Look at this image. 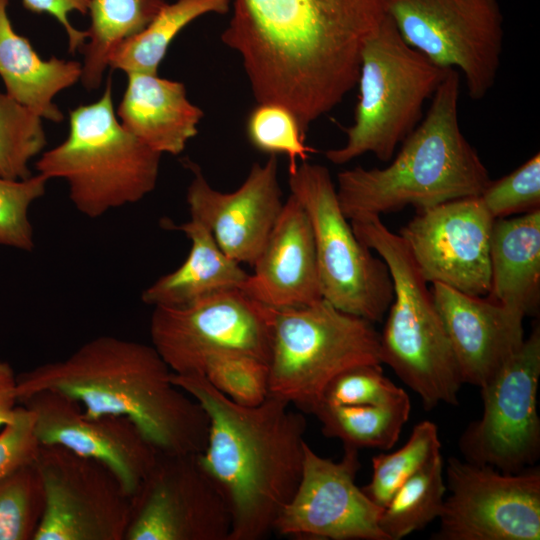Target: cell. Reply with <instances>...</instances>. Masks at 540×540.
Returning <instances> with one entry per match:
<instances>
[{
    "label": "cell",
    "instance_id": "obj_1",
    "mask_svg": "<svg viewBox=\"0 0 540 540\" xmlns=\"http://www.w3.org/2000/svg\"><path fill=\"white\" fill-rule=\"evenodd\" d=\"M388 0H232L221 34L236 51L257 103L276 102L309 126L357 84L368 39Z\"/></svg>",
    "mask_w": 540,
    "mask_h": 540
},
{
    "label": "cell",
    "instance_id": "obj_2",
    "mask_svg": "<svg viewBox=\"0 0 540 540\" xmlns=\"http://www.w3.org/2000/svg\"><path fill=\"white\" fill-rule=\"evenodd\" d=\"M171 378L208 416L207 443L198 457L230 508L229 540L263 539L300 481L305 417L270 394L256 406L237 404L199 373Z\"/></svg>",
    "mask_w": 540,
    "mask_h": 540
},
{
    "label": "cell",
    "instance_id": "obj_3",
    "mask_svg": "<svg viewBox=\"0 0 540 540\" xmlns=\"http://www.w3.org/2000/svg\"><path fill=\"white\" fill-rule=\"evenodd\" d=\"M172 373L152 345L102 335L64 359L18 375V402L43 390L60 392L89 417L130 419L162 453H200L208 416L172 382Z\"/></svg>",
    "mask_w": 540,
    "mask_h": 540
},
{
    "label": "cell",
    "instance_id": "obj_4",
    "mask_svg": "<svg viewBox=\"0 0 540 540\" xmlns=\"http://www.w3.org/2000/svg\"><path fill=\"white\" fill-rule=\"evenodd\" d=\"M459 95V72L450 69L425 118L403 140L389 165L356 166L338 173L337 197L348 220L481 195L491 179L461 131Z\"/></svg>",
    "mask_w": 540,
    "mask_h": 540
},
{
    "label": "cell",
    "instance_id": "obj_5",
    "mask_svg": "<svg viewBox=\"0 0 540 540\" xmlns=\"http://www.w3.org/2000/svg\"><path fill=\"white\" fill-rule=\"evenodd\" d=\"M357 238L386 263L393 300L380 334L381 363L417 393L426 410L457 405L463 384L431 289L398 233L378 215L349 220Z\"/></svg>",
    "mask_w": 540,
    "mask_h": 540
},
{
    "label": "cell",
    "instance_id": "obj_6",
    "mask_svg": "<svg viewBox=\"0 0 540 540\" xmlns=\"http://www.w3.org/2000/svg\"><path fill=\"white\" fill-rule=\"evenodd\" d=\"M161 156L121 125L109 78L97 101L69 112L66 139L42 152L35 167L47 180H64L74 207L98 218L152 192Z\"/></svg>",
    "mask_w": 540,
    "mask_h": 540
},
{
    "label": "cell",
    "instance_id": "obj_7",
    "mask_svg": "<svg viewBox=\"0 0 540 540\" xmlns=\"http://www.w3.org/2000/svg\"><path fill=\"white\" fill-rule=\"evenodd\" d=\"M449 70L410 47L387 15L362 51L359 99L354 122L345 131L346 142L327 150V160L342 165L372 153L390 161L398 144L419 124L424 103Z\"/></svg>",
    "mask_w": 540,
    "mask_h": 540
},
{
    "label": "cell",
    "instance_id": "obj_8",
    "mask_svg": "<svg viewBox=\"0 0 540 540\" xmlns=\"http://www.w3.org/2000/svg\"><path fill=\"white\" fill-rule=\"evenodd\" d=\"M362 364H382L380 333L372 322L325 299L272 309L270 395L311 413L334 377Z\"/></svg>",
    "mask_w": 540,
    "mask_h": 540
},
{
    "label": "cell",
    "instance_id": "obj_9",
    "mask_svg": "<svg viewBox=\"0 0 540 540\" xmlns=\"http://www.w3.org/2000/svg\"><path fill=\"white\" fill-rule=\"evenodd\" d=\"M289 187L312 227L323 299L343 312L381 322L394 296L389 269L355 235L329 170L304 161L289 172Z\"/></svg>",
    "mask_w": 540,
    "mask_h": 540
},
{
    "label": "cell",
    "instance_id": "obj_10",
    "mask_svg": "<svg viewBox=\"0 0 540 540\" xmlns=\"http://www.w3.org/2000/svg\"><path fill=\"white\" fill-rule=\"evenodd\" d=\"M387 15L410 47L460 71L472 100L492 89L504 37L497 0H388Z\"/></svg>",
    "mask_w": 540,
    "mask_h": 540
},
{
    "label": "cell",
    "instance_id": "obj_11",
    "mask_svg": "<svg viewBox=\"0 0 540 540\" xmlns=\"http://www.w3.org/2000/svg\"><path fill=\"white\" fill-rule=\"evenodd\" d=\"M149 331L151 345L175 374H200L211 356L224 353L268 363L272 308L233 289L186 307H154Z\"/></svg>",
    "mask_w": 540,
    "mask_h": 540
},
{
    "label": "cell",
    "instance_id": "obj_12",
    "mask_svg": "<svg viewBox=\"0 0 540 540\" xmlns=\"http://www.w3.org/2000/svg\"><path fill=\"white\" fill-rule=\"evenodd\" d=\"M435 540H539L540 470L517 473L450 457Z\"/></svg>",
    "mask_w": 540,
    "mask_h": 540
},
{
    "label": "cell",
    "instance_id": "obj_13",
    "mask_svg": "<svg viewBox=\"0 0 540 540\" xmlns=\"http://www.w3.org/2000/svg\"><path fill=\"white\" fill-rule=\"evenodd\" d=\"M34 464L44 509L33 540H124L132 497L106 465L41 444Z\"/></svg>",
    "mask_w": 540,
    "mask_h": 540
},
{
    "label": "cell",
    "instance_id": "obj_14",
    "mask_svg": "<svg viewBox=\"0 0 540 540\" xmlns=\"http://www.w3.org/2000/svg\"><path fill=\"white\" fill-rule=\"evenodd\" d=\"M540 327L533 328L506 365L483 387V413L461 434L463 459L517 473L540 456Z\"/></svg>",
    "mask_w": 540,
    "mask_h": 540
},
{
    "label": "cell",
    "instance_id": "obj_15",
    "mask_svg": "<svg viewBox=\"0 0 540 540\" xmlns=\"http://www.w3.org/2000/svg\"><path fill=\"white\" fill-rule=\"evenodd\" d=\"M131 502L124 540L230 538V508L198 453L160 452Z\"/></svg>",
    "mask_w": 540,
    "mask_h": 540
},
{
    "label": "cell",
    "instance_id": "obj_16",
    "mask_svg": "<svg viewBox=\"0 0 540 540\" xmlns=\"http://www.w3.org/2000/svg\"><path fill=\"white\" fill-rule=\"evenodd\" d=\"M398 234L424 280L472 296L491 287L490 247L496 219L480 196L446 201L416 210Z\"/></svg>",
    "mask_w": 540,
    "mask_h": 540
},
{
    "label": "cell",
    "instance_id": "obj_17",
    "mask_svg": "<svg viewBox=\"0 0 540 540\" xmlns=\"http://www.w3.org/2000/svg\"><path fill=\"white\" fill-rule=\"evenodd\" d=\"M360 466L356 448L344 446L333 461L306 443L300 481L273 531L299 539L387 540L379 526L382 508L355 483Z\"/></svg>",
    "mask_w": 540,
    "mask_h": 540
},
{
    "label": "cell",
    "instance_id": "obj_18",
    "mask_svg": "<svg viewBox=\"0 0 540 540\" xmlns=\"http://www.w3.org/2000/svg\"><path fill=\"white\" fill-rule=\"evenodd\" d=\"M21 405L34 416L41 445L62 446L106 465L132 497L155 465L160 451L128 418L87 416L79 402L60 392H36Z\"/></svg>",
    "mask_w": 540,
    "mask_h": 540
},
{
    "label": "cell",
    "instance_id": "obj_19",
    "mask_svg": "<svg viewBox=\"0 0 540 540\" xmlns=\"http://www.w3.org/2000/svg\"><path fill=\"white\" fill-rule=\"evenodd\" d=\"M186 200L192 219L206 226L231 259L253 266L283 207L277 155L254 163L243 181L229 193L214 189L195 163Z\"/></svg>",
    "mask_w": 540,
    "mask_h": 540
},
{
    "label": "cell",
    "instance_id": "obj_20",
    "mask_svg": "<svg viewBox=\"0 0 540 540\" xmlns=\"http://www.w3.org/2000/svg\"><path fill=\"white\" fill-rule=\"evenodd\" d=\"M430 289L463 384L483 387L522 346L525 316L487 296L440 283Z\"/></svg>",
    "mask_w": 540,
    "mask_h": 540
},
{
    "label": "cell",
    "instance_id": "obj_21",
    "mask_svg": "<svg viewBox=\"0 0 540 540\" xmlns=\"http://www.w3.org/2000/svg\"><path fill=\"white\" fill-rule=\"evenodd\" d=\"M252 267L241 290L269 308H298L323 299L312 227L292 194Z\"/></svg>",
    "mask_w": 540,
    "mask_h": 540
},
{
    "label": "cell",
    "instance_id": "obj_22",
    "mask_svg": "<svg viewBox=\"0 0 540 540\" xmlns=\"http://www.w3.org/2000/svg\"><path fill=\"white\" fill-rule=\"evenodd\" d=\"M128 82L117 108L121 125L152 150L170 155L182 153L198 133L204 116L191 103L182 82L157 74L128 73Z\"/></svg>",
    "mask_w": 540,
    "mask_h": 540
},
{
    "label": "cell",
    "instance_id": "obj_23",
    "mask_svg": "<svg viewBox=\"0 0 540 540\" xmlns=\"http://www.w3.org/2000/svg\"><path fill=\"white\" fill-rule=\"evenodd\" d=\"M9 0H0V77L6 93L40 118L59 123L64 115L55 96L81 78L82 64L42 59L30 41L18 34L8 17Z\"/></svg>",
    "mask_w": 540,
    "mask_h": 540
},
{
    "label": "cell",
    "instance_id": "obj_24",
    "mask_svg": "<svg viewBox=\"0 0 540 540\" xmlns=\"http://www.w3.org/2000/svg\"><path fill=\"white\" fill-rule=\"evenodd\" d=\"M191 241L185 261L174 271L158 278L141 295L153 307L180 308L213 294L241 289L249 276L240 264L218 246L209 229L190 218L182 224L166 222Z\"/></svg>",
    "mask_w": 540,
    "mask_h": 540
},
{
    "label": "cell",
    "instance_id": "obj_25",
    "mask_svg": "<svg viewBox=\"0 0 540 540\" xmlns=\"http://www.w3.org/2000/svg\"><path fill=\"white\" fill-rule=\"evenodd\" d=\"M491 300L524 316L540 304V209L496 219L491 247Z\"/></svg>",
    "mask_w": 540,
    "mask_h": 540
},
{
    "label": "cell",
    "instance_id": "obj_26",
    "mask_svg": "<svg viewBox=\"0 0 540 540\" xmlns=\"http://www.w3.org/2000/svg\"><path fill=\"white\" fill-rule=\"evenodd\" d=\"M165 4V0H91V25L81 49L84 60L80 80L86 89L100 86L111 51L140 33Z\"/></svg>",
    "mask_w": 540,
    "mask_h": 540
},
{
    "label": "cell",
    "instance_id": "obj_27",
    "mask_svg": "<svg viewBox=\"0 0 540 540\" xmlns=\"http://www.w3.org/2000/svg\"><path fill=\"white\" fill-rule=\"evenodd\" d=\"M232 0H177L166 3L154 19L137 35L116 46L108 67L128 73L157 74L175 37L191 22L205 14H226Z\"/></svg>",
    "mask_w": 540,
    "mask_h": 540
},
{
    "label": "cell",
    "instance_id": "obj_28",
    "mask_svg": "<svg viewBox=\"0 0 540 540\" xmlns=\"http://www.w3.org/2000/svg\"><path fill=\"white\" fill-rule=\"evenodd\" d=\"M410 398L384 405L338 406L319 403L311 412L321 423L326 437L337 438L343 446L356 449L388 450L398 441L409 419Z\"/></svg>",
    "mask_w": 540,
    "mask_h": 540
},
{
    "label": "cell",
    "instance_id": "obj_29",
    "mask_svg": "<svg viewBox=\"0 0 540 540\" xmlns=\"http://www.w3.org/2000/svg\"><path fill=\"white\" fill-rule=\"evenodd\" d=\"M446 491L440 454L406 480L382 508L379 526L387 540H400L438 519Z\"/></svg>",
    "mask_w": 540,
    "mask_h": 540
},
{
    "label": "cell",
    "instance_id": "obj_30",
    "mask_svg": "<svg viewBox=\"0 0 540 540\" xmlns=\"http://www.w3.org/2000/svg\"><path fill=\"white\" fill-rule=\"evenodd\" d=\"M441 454V441L434 422L424 420L413 427L407 442L389 454L372 458L370 482L361 487L379 507L387 505L396 490L421 468Z\"/></svg>",
    "mask_w": 540,
    "mask_h": 540
},
{
    "label": "cell",
    "instance_id": "obj_31",
    "mask_svg": "<svg viewBox=\"0 0 540 540\" xmlns=\"http://www.w3.org/2000/svg\"><path fill=\"white\" fill-rule=\"evenodd\" d=\"M42 118L0 92V177L12 180L32 175L29 163L47 144Z\"/></svg>",
    "mask_w": 540,
    "mask_h": 540
},
{
    "label": "cell",
    "instance_id": "obj_32",
    "mask_svg": "<svg viewBox=\"0 0 540 540\" xmlns=\"http://www.w3.org/2000/svg\"><path fill=\"white\" fill-rule=\"evenodd\" d=\"M43 509V487L34 463L0 480V540H33Z\"/></svg>",
    "mask_w": 540,
    "mask_h": 540
},
{
    "label": "cell",
    "instance_id": "obj_33",
    "mask_svg": "<svg viewBox=\"0 0 540 540\" xmlns=\"http://www.w3.org/2000/svg\"><path fill=\"white\" fill-rule=\"evenodd\" d=\"M245 130L255 149L269 155H286L289 172L296 169L298 160L306 161L314 151L305 144L306 135L296 115L280 103H257L246 118Z\"/></svg>",
    "mask_w": 540,
    "mask_h": 540
},
{
    "label": "cell",
    "instance_id": "obj_34",
    "mask_svg": "<svg viewBox=\"0 0 540 540\" xmlns=\"http://www.w3.org/2000/svg\"><path fill=\"white\" fill-rule=\"evenodd\" d=\"M218 391L243 406H256L269 394L268 363L252 356L224 353L211 356L201 373Z\"/></svg>",
    "mask_w": 540,
    "mask_h": 540
},
{
    "label": "cell",
    "instance_id": "obj_35",
    "mask_svg": "<svg viewBox=\"0 0 540 540\" xmlns=\"http://www.w3.org/2000/svg\"><path fill=\"white\" fill-rule=\"evenodd\" d=\"M48 180L37 173L25 179L0 177V245L22 251L34 246L29 209L46 191Z\"/></svg>",
    "mask_w": 540,
    "mask_h": 540
},
{
    "label": "cell",
    "instance_id": "obj_36",
    "mask_svg": "<svg viewBox=\"0 0 540 540\" xmlns=\"http://www.w3.org/2000/svg\"><path fill=\"white\" fill-rule=\"evenodd\" d=\"M407 395L383 373L381 364L351 367L326 386L320 403L342 406L384 405Z\"/></svg>",
    "mask_w": 540,
    "mask_h": 540
},
{
    "label": "cell",
    "instance_id": "obj_37",
    "mask_svg": "<svg viewBox=\"0 0 540 540\" xmlns=\"http://www.w3.org/2000/svg\"><path fill=\"white\" fill-rule=\"evenodd\" d=\"M480 198L494 219L540 209V154L508 175L491 180Z\"/></svg>",
    "mask_w": 540,
    "mask_h": 540
},
{
    "label": "cell",
    "instance_id": "obj_38",
    "mask_svg": "<svg viewBox=\"0 0 540 540\" xmlns=\"http://www.w3.org/2000/svg\"><path fill=\"white\" fill-rule=\"evenodd\" d=\"M39 447L33 413L20 404L13 420L0 432V480L34 463Z\"/></svg>",
    "mask_w": 540,
    "mask_h": 540
},
{
    "label": "cell",
    "instance_id": "obj_39",
    "mask_svg": "<svg viewBox=\"0 0 540 540\" xmlns=\"http://www.w3.org/2000/svg\"><path fill=\"white\" fill-rule=\"evenodd\" d=\"M91 0H22L23 6L30 12L46 13L53 16L64 28L68 38V51L73 54L83 48L87 41V31L73 27L68 15L77 11L88 13Z\"/></svg>",
    "mask_w": 540,
    "mask_h": 540
},
{
    "label": "cell",
    "instance_id": "obj_40",
    "mask_svg": "<svg viewBox=\"0 0 540 540\" xmlns=\"http://www.w3.org/2000/svg\"><path fill=\"white\" fill-rule=\"evenodd\" d=\"M18 404L17 375L0 358V428L13 420Z\"/></svg>",
    "mask_w": 540,
    "mask_h": 540
}]
</instances>
